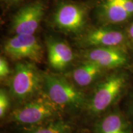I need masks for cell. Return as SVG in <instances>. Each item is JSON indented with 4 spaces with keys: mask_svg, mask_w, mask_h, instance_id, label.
<instances>
[{
    "mask_svg": "<svg viewBox=\"0 0 133 133\" xmlns=\"http://www.w3.org/2000/svg\"><path fill=\"white\" fill-rule=\"evenodd\" d=\"M133 81V70L118 69L109 71L88 94L83 115L89 126L119 104L128 92Z\"/></svg>",
    "mask_w": 133,
    "mask_h": 133,
    "instance_id": "obj_1",
    "label": "cell"
},
{
    "mask_svg": "<svg viewBox=\"0 0 133 133\" xmlns=\"http://www.w3.org/2000/svg\"><path fill=\"white\" fill-rule=\"evenodd\" d=\"M43 91L63 112L74 118L85 107L88 94L78 88L64 75L44 73Z\"/></svg>",
    "mask_w": 133,
    "mask_h": 133,
    "instance_id": "obj_2",
    "label": "cell"
},
{
    "mask_svg": "<svg viewBox=\"0 0 133 133\" xmlns=\"http://www.w3.org/2000/svg\"><path fill=\"white\" fill-rule=\"evenodd\" d=\"M62 116L66 115L43 91L32 99L16 105L4 122L14 124L19 128L29 127L39 125Z\"/></svg>",
    "mask_w": 133,
    "mask_h": 133,
    "instance_id": "obj_3",
    "label": "cell"
},
{
    "mask_svg": "<svg viewBox=\"0 0 133 133\" xmlns=\"http://www.w3.org/2000/svg\"><path fill=\"white\" fill-rule=\"evenodd\" d=\"M44 72L33 62L20 61L16 64L8 81V92L11 99L21 104L43 92Z\"/></svg>",
    "mask_w": 133,
    "mask_h": 133,
    "instance_id": "obj_4",
    "label": "cell"
},
{
    "mask_svg": "<svg viewBox=\"0 0 133 133\" xmlns=\"http://www.w3.org/2000/svg\"><path fill=\"white\" fill-rule=\"evenodd\" d=\"M89 8L84 3L64 1L54 9L51 24L61 32L78 36L86 30Z\"/></svg>",
    "mask_w": 133,
    "mask_h": 133,
    "instance_id": "obj_5",
    "label": "cell"
},
{
    "mask_svg": "<svg viewBox=\"0 0 133 133\" xmlns=\"http://www.w3.org/2000/svg\"><path fill=\"white\" fill-rule=\"evenodd\" d=\"M75 44L82 50L101 48H118L129 50L124 28L99 25L76 36ZM130 52V51H129Z\"/></svg>",
    "mask_w": 133,
    "mask_h": 133,
    "instance_id": "obj_6",
    "label": "cell"
},
{
    "mask_svg": "<svg viewBox=\"0 0 133 133\" xmlns=\"http://www.w3.org/2000/svg\"><path fill=\"white\" fill-rule=\"evenodd\" d=\"M95 14L100 25L124 28L133 22V0H98Z\"/></svg>",
    "mask_w": 133,
    "mask_h": 133,
    "instance_id": "obj_7",
    "label": "cell"
},
{
    "mask_svg": "<svg viewBox=\"0 0 133 133\" xmlns=\"http://www.w3.org/2000/svg\"><path fill=\"white\" fill-rule=\"evenodd\" d=\"M81 57L110 71L118 69L133 70V55L128 50L118 48H101L81 50Z\"/></svg>",
    "mask_w": 133,
    "mask_h": 133,
    "instance_id": "obj_8",
    "label": "cell"
},
{
    "mask_svg": "<svg viewBox=\"0 0 133 133\" xmlns=\"http://www.w3.org/2000/svg\"><path fill=\"white\" fill-rule=\"evenodd\" d=\"M3 52L16 61H26L33 63L42 61L44 51L41 43L34 35H15L5 41Z\"/></svg>",
    "mask_w": 133,
    "mask_h": 133,
    "instance_id": "obj_9",
    "label": "cell"
},
{
    "mask_svg": "<svg viewBox=\"0 0 133 133\" xmlns=\"http://www.w3.org/2000/svg\"><path fill=\"white\" fill-rule=\"evenodd\" d=\"M41 1H33L22 7L13 16L11 29L15 35H34L45 14Z\"/></svg>",
    "mask_w": 133,
    "mask_h": 133,
    "instance_id": "obj_10",
    "label": "cell"
},
{
    "mask_svg": "<svg viewBox=\"0 0 133 133\" xmlns=\"http://www.w3.org/2000/svg\"><path fill=\"white\" fill-rule=\"evenodd\" d=\"M91 133H133V126L120 105L112 109L90 125Z\"/></svg>",
    "mask_w": 133,
    "mask_h": 133,
    "instance_id": "obj_11",
    "label": "cell"
},
{
    "mask_svg": "<svg viewBox=\"0 0 133 133\" xmlns=\"http://www.w3.org/2000/svg\"><path fill=\"white\" fill-rule=\"evenodd\" d=\"M109 71L90 61L82 64L64 75L83 91L91 89Z\"/></svg>",
    "mask_w": 133,
    "mask_h": 133,
    "instance_id": "obj_12",
    "label": "cell"
},
{
    "mask_svg": "<svg viewBox=\"0 0 133 133\" xmlns=\"http://www.w3.org/2000/svg\"><path fill=\"white\" fill-rule=\"evenodd\" d=\"M49 64L54 70L61 74L69 68L75 59L70 46L62 39L52 36L46 38Z\"/></svg>",
    "mask_w": 133,
    "mask_h": 133,
    "instance_id": "obj_13",
    "label": "cell"
},
{
    "mask_svg": "<svg viewBox=\"0 0 133 133\" xmlns=\"http://www.w3.org/2000/svg\"><path fill=\"white\" fill-rule=\"evenodd\" d=\"M77 129L74 118L62 116L39 125L19 128V133H76Z\"/></svg>",
    "mask_w": 133,
    "mask_h": 133,
    "instance_id": "obj_14",
    "label": "cell"
},
{
    "mask_svg": "<svg viewBox=\"0 0 133 133\" xmlns=\"http://www.w3.org/2000/svg\"><path fill=\"white\" fill-rule=\"evenodd\" d=\"M11 97L7 89H0V118L4 119L11 112Z\"/></svg>",
    "mask_w": 133,
    "mask_h": 133,
    "instance_id": "obj_15",
    "label": "cell"
},
{
    "mask_svg": "<svg viewBox=\"0 0 133 133\" xmlns=\"http://www.w3.org/2000/svg\"><path fill=\"white\" fill-rule=\"evenodd\" d=\"M123 101H124V105L121 109L133 126V81Z\"/></svg>",
    "mask_w": 133,
    "mask_h": 133,
    "instance_id": "obj_16",
    "label": "cell"
},
{
    "mask_svg": "<svg viewBox=\"0 0 133 133\" xmlns=\"http://www.w3.org/2000/svg\"><path fill=\"white\" fill-rule=\"evenodd\" d=\"M12 74L9 63L4 57L0 58V78L1 80H4L9 78Z\"/></svg>",
    "mask_w": 133,
    "mask_h": 133,
    "instance_id": "obj_17",
    "label": "cell"
},
{
    "mask_svg": "<svg viewBox=\"0 0 133 133\" xmlns=\"http://www.w3.org/2000/svg\"><path fill=\"white\" fill-rule=\"evenodd\" d=\"M124 30L127 36L129 50L133 55V22L124 27Z\"/></svg>",
    "mask_w": 133,
    "mask_h": 133,
    "instance_id": "obj_18",
    "label": "cell"
},
{
    "mask_svg": "<svg viewBox=\"0 0 133 133\" xmlns=\"http://www.w3.org/2000/svg\"><path fill=\"white\" fill-rule=\"evenodd\" d=\"M11 1L14 3H19V2H21L22 1H23V0H11Z\"/></svg>",
    "mask_w": 133,
    "mask_h": 133,
    "instance_id": "obj_19",
    "label": "cell"
},
{
    "mask_svg": "<svg viewBox=\"0 0 133 133\" xmlns=\"http://www.w3.org/2000/svg\"><path fill=\"white\" fill-rule=\"evenodd\" d=\"M1 1H8V0H1Z\"/></svg>",
    "mask_w": 133,
    "mask_h": 133,
    "instance_id": "obj_20",
    "label": "cell"
},
{
    "mask_svg": "<svg viewBox=\"0 0 133 133\" xmlns=\"http://www.w3.org/2000/svg\"><path fill=\"white\" fill-rule=\"evenodd\" d=\"M90 133H91V132H90Z\"/></svg>",
    "mask_w": 133,
    "mask_h": 133,
    "instance_id": "obj_21",
    "label": "cell"
}]
</instances>
